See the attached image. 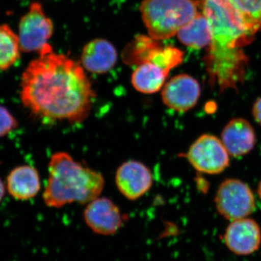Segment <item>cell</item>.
I'll use <instances>...</instances> for the list:
<instances>
[{
  "label": "cell",
  "mask_w": 261,
  "mask_h": 261,
  "mask_svg": "<svg viewBox=\"0 0 261 261\" xmlns=\"http://www.w3.org/2000/svg\"><path fill=\"white\" fill-rule=\"evenodd\" d=\"M20 96L36 119L77 123L89 116L96 93L82 65L51 51L24 70Z\"/></svg>",
  "instance_id": "6da1fadb"
},
{
  "label": "cell",
  "mask_w": 261,
  "mask_h": 261,
  "mask_svg": "<svg viewBox=\"0 0 261 261\" xmlns=\"http://www.w3.org/2000/svg\"><path fill=\"white\" fill-rule=\"evenodd\" d=\"M202 11L211 27V40L205 58L211 84L222 92L237 89L244 81L248 65L243 49L253 37L226 0H202Z\"/></svg>",
  "instance_id": "7a4b0ae2"
},
{
  "label": "cell",
  "mask_w": 261,
  "mask_h": 261,
  "mask_svg": "<svg viewBox=\"0 0 261 261\" xmlns=\"http://www.w3.org/2000/svg\"><path fill=\"white\" fill-rule=\"evenodd\" d=\"M48 169L49 177L42 196L48 207L88 204L99 197L104 189L102 173L75 161L68 152L53 154Z\"/></svg>",
  "instance_id": "3957f363"
},
{
  "label": "cell",
  "mask_w": 261,
  "mask_h": 261,
  "mask_svg": "<svg viewBox=\"0 0 261 261\" xmlns=\"http://www.w3.org/2000/svg\"><path fill=\"white\" fill-rule=\"evenodd\" d=\"M140 10L149 36L165 40L202 11V0H143Z\"/></svg>",
  "instance_id": "277c9868"
},
{
  "label": "cell",
  "mask_w": 261,
  "mask_h": 261,
  "mask_svg": "<svg viewBox=\"0 0 261 261\" xmlns=\"http://www.w3.org/2000/svg\"><path fill=\"white\" fill-rule=\"evenodd\" d=\"M53 22L46 16L42 5L32 3L19 22L18 37L20 51L37 53L39 56L50 53L53 49L48 40L53 36Z\"/></svg>",
  "instance_id": "5b68a950"
},
{
  "label": "cell",
  "mask_w": 261,
  "mask_h": 261,
  "mask_svg": "<svg viewBox=\"0 0 261 261\" xmlns=\"http://www.w3.org/2000/svg\"><path fill=\"white\" fill-rule=\"evenodd\" d=\"M216 208L225 219L233 221L245 219L255 209L251 189L245 182L234 178L225 180L215 197Z\"/></svg>",
  "instance_id": "8992f818"
},
{
  "label": "cell",
  "mask_w": 261,
  "mask_h": 261,
  "mask_svg": "<svg viewBox=\"0 0 261 261\" xmlns=\"http://www.w3.org/2000/svg\"><path fill=\"white\" fill-rule=\"evenodd\" d=\"M229 155L222 141L214 135H203L190 146L187 159L199 172L218 174L229 166Z\"/></svg>",
  "instance_id": "52a82bcc"
},
{
  "label": "cell",
  "mask_w": 261,
  "mask_h": 261,
  "mask_svg": "<svg viewBox=\"0 0 261 261\" xmlns=\"http://www.w3.org/2000/svg\"><path fill=\"white\" fill-rule=\"evenodd\" d=\"M84 219L92 231L104 236L118 232L125 221L124 216L114 202L99 197L87 204Z\"/></svg>",
  "instance_id": "ba28073f"
},
{
  "label": "cell",
  "mask_w": 261,
  "mask_h": 261,
  "mask_svg": "<svg viewBox=\"0 0 261 261\" xmlns=\"http://www.w3.org/2000/svg\"><path fill=\"white\" fill-rule=\"evenodd\" d=\"M200 84L187 74L176 75L165 84L161 97L165 106L178 113L192 109L200 99Z\"/></svg>",
  "instance_id": "9c48e42d"
},
{
  "label": "cell",
  "mask_w": 261,
  "mask_h": 261,
  "mask_svg": "<svg viewBox=\"0 0 261 261\" xmlns=\"http://www.w3.org/2000/svg\"><path fill=\"white\" fill-rule=\"evenodd\" d=\"M152 183L150 169L140 161H126L117 169V188L128 200H136L145 195L150 190Z\"/></svg>",
  "instance_id": "30bf717a"
},
{
  "label": "cell",
  "mask_w": 261,
  "mask_h": 261,
  "mask_svg": "<svg viewBox=\"0 0 261 261\" xmlns=\"http://www.w3.org/2000/svg\"><path fill=\"white\" fill-rule=\"evenodd\" d=\"M230 251L238 255H249L258 250L261 244L260 226L255 220L245 218L228 225L224 236Z\"/></svg>",
  "instance_id": "8fae6325"
},
{
  "label": "cell",
  "mask_w": 261,
  "mask_h": 261,
  "mask_svg": "<svg viewBox=\"0 0 261 261\" xmlns=\"http://www.w3.org/2000/svg\"><path fill=\"white\" fill-rule=\"evenodd\" d=\"M221 141L233 157L245 155L255 147L256 135L251 123L246 119L237 118L231 120L221 133Z\"/></svg>",
  "instance_id": "7c38bea8"
},
{
  "label": "cell",
  "mask_w": 261,
  "mask_h": 261,
  "mask_svg": "<svg viewBox=\"0 0 261 261\" xmlns=\"http://www.w3.org/2000/svg\"><path fill=\"white\" fill-rule=\"evenodd\" d=\"M118 61V53L114 46L105 39H95L84 46L81 56L84 69L103 74L112 70Z\"/></svg>",
  "instance_id": "4fadbf2b"
},
{
  "label": "cell",
  "mask_w": 261,
  "mask_h": 261,
  "mask_svg": "<svg viewBox=\"0 0 261 261\" xmlns=\"http://www.w3.org/2000/svg\"><path fill=\"white\" fill-rule=\"evenodd\" d=\"M7 188L15 200H28L34 198L41 189L37 170L30 166H20L14 168L7 178Z\"/></svg>",
  "instance_id": "5bb4252c"
},
{
  "label": "cell",
  "mask_w": 261,
  "mask_h": 261,
  "mask_svg": "<svg viewBox=\"0 0 261 261\" xmlns=\"http://www.w3.org/2000/svg\"><path fill=\"white\" fill-rule=\"evenodd\" d=\"M168 73L153 63H143L136 67L132 73V86L140 93H156L164 87Z\"/></svg>",
  "instance_id": "9a60e30c"
},
{
  "label": "cell",
  "mask_w": 261,
  "mask_h": 261,
  "mask_svg": "<svg viewBox=\"0 0 261 261\" xmlns=\"http://www.w3.org/2000/svg\"><path fill=\"white\" fill-rule=\"evenodd\" d=\"M180 42L192 49L208 47L211 40L210 23L203 11L178 32Z\"/></svg>",
  "instance_id": "2e32d148"
},
{
  "label": "cell",
  "mask_w": 261,
  "mask_h": 261,
  "mask_svg": "<svg viewBox=\"0 0 261 261\" xmlns=\"http://www.w3.org/2000/svg\"><path fill=\"white\" fill-rule=\"evenodd\" d=\"M246 32L253 37L261 30V0H226Z\"/></svg>",
  "instance_id": "e0dca14e"
},
{
  "label": "cell",
  "mask_w": 261,
  "mask_h": 261,
  "mask_svg": "<svg viewBox=\"0 0 261 261\" xmlns=\"http://www.w3.org/2000/svg\"><path fill=\"white\" fill-rule=\"evenodd\" d=\"M160 46V41L150 36L140 34L127 44L122 53V58L126 65L138 66L147 63L152 53Z\"/></svg>",
  "instance_id": "ac0fdd59"
},
{
  "label": "cell",
  "mask_w": 261,
  "mask_h": 261,
  "mask_svg": "<svg viewBox=\"0 0 261 261\" xmlns=\"http://www.w3.org/2000/svg\"><path fill=\"white\" fill-rule=\"evenodd\" d=\"M20 51L18 35L8 25H0V71L14 65Z\"/></svg>",
  "instance_id": "d6986e66"
},
{
  "label": "cell",
  "mask_w": 261,
  "mask_h": 261,
  "mask_svg": "<svg viewBox=\"0 0 261 261\" xmlns=\"http://www.w3.org/2000/svg\"><path fill=\"white\" fill-rule=\"evenodd\" d=\"M183 59L184 53L178 48L160 46L152 53L147 63H153L169 73L181 64Z\"/></svg>",
  "instance_id": "ffe728a7"
},
{
  "label": "cell",
  "mask_w": 261,
  "mask_h": 261,
  "mask_svg": "<svg viewBox=\"0 0 261 261\" xmlns=\"http://www.w3.org/2000/svg\"><path fill=\"white\" fill-rule=\"evenodd\" d=\"M18 121L4 106H0V137H5L15 129Z\"/></svg>",
  "instance_id": "44dd1931"
},
{
  "label": "cell",
  "mask_w": 261,
  "mask_h": 261,
  "mask_svg": "<svg viewBox=\"0 0 261 261\" xmlns=\"http://www.w3.org/2000/svg\"><path fill=\"white\" fill-rule=\"evenodd\" d=\"M252 116L261 126V97L255 101L252 107Z\"/></svg>",
  "instance_id": "7402d4cb"
},
{
  "label": "cell",
  "mask_w": 261,
  "mask_h": 261,
  "mask_svg": "<svg viewBox=\"0 0 261 261\" xmlns=\"http://www.w3.org/2000/svg\"><path fill=\"white\" fill-rule=\"evenodd\" d=\"M5 194V187L4 183L2 181L0 178V202L3 200V197H4Z\"/></svg>",
  "instance_id": "603a6c76"
},
{
  "label": "cell",
  "mask_w": 261,
  "mask_h": 261,
  "mask_svg": "<svg viewBox=\"0 0 261 261\" xmlns=\"http://www.w3.org/2000/svg\"><path fill=\"white\" fill-rule=\"evenodd\" d=\"M257 194H258L259 197L261 199V181L258 185V188H257Z\"/></svg>",
  "instance_id": "cb8c5ba5"
}]
</instances>
